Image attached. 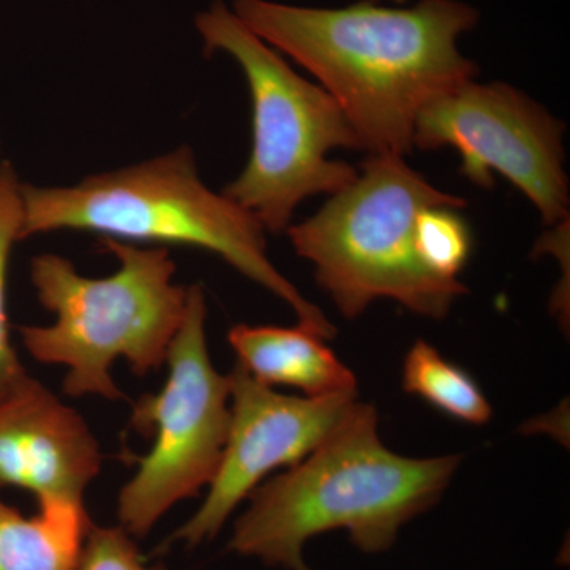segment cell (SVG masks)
<instances>
[{
	"label": "cell",
	"instance_id": "9c48e42d",
	"mask_svg": "<svg viewBox=\"0 0 570 570\" xmlns=\"http://www.w3.org/2000/svg\"><path fill=\"white\" fill-rule=\"evenodd\" d=\"M230 381V426L223 459L204 504L165 540L197 547L219 534L235 509L284 466H295L325 441L356 403V392L325 396L277 393L236 363Z\"/></svg>",
	"mask_w": 570,
	"mask_h": 570
},
{
	"label": "cell",
	"instance_id": "ba28073f",
	"mask_svg": "<svg viewBox=\"0 0 570 570\" xmlns=\"http://www.w3.org/2000/svg\"><path fill=\"white\" fill-rule=\"evenodd\" d=\"M564 124L527 94L504 85L461 82L419 112L414 148H453L461 174L483 189L493 174L527 195L549 227L569 219Z\"/></svg>",
	"mask_w": 570,
	"mask_h": 570
},
{
	"label": "cell",
	"instance_id": "30bf717a",
	"mask_svg": "<svg viewBox=\"0 0 570 570\" xmlns=\"http://www.w3.org/2000/svg\"><path fill=\"white\" fill-rule=\"evenodd\" d=\"M100 468L91 428L37 379L0 400V489L31 491L39 508H86Z\"/></svg>",
	"mask_w": 570,
	"mask_h": 570
},
{
	"label": "cell",
	"instance_id": "3957f363",
	"mask_svg": "<svg viewBox=\"0 0 570 570\" xmlns=\"http://www.w3.org/2000/svg\"><path fill=\"white\" fill-rule=\"evenodd\" d=\"M22 239L88 232L130 245L206 250L287 303L302 328L322 340L336 335L325 314L272 264L261 223L206 186L189 146L71 186L22 184Z\"/></svg>",
	"mask_w": 570,
	"mask_h": 570
},
{
	"label": "cell",
	"instance_id": "277c9868",
	"mask_svg": "<svg viewBox=\"0 0 570 570\" xmlns=\"http://www.w3.org/2000/svg\"><path fill=\"white\" fill-rule=\"evenodd\" d=\"M118 261L110 276L81 275L69 258H32L37 298L55 316L51 325L21 326L22 346L47 365L67 367L63 393L124 400L111 376L126 360L138 376L165 365L183 324L187 287L175 283L176 264L167 247L130 245L100 238Z\"/></svg>",
	"mask_w": 570,
	"mask_h": 570
},
{
	"label": "cell",
	"instance_id": "6da1fadb",
	"mask_svg": "<svg viewBox=\"0 0 570 570\" xmlns=\"http://www.w3.org/2000/svg\"><path fill=\"white\" fill-rule=\"evenodd\" d=\"M232 11L317 78L370 154L406 156L419 112L478 77L459 39L475 28L479 11L460 0H420L409 9L373 0L344 9L234 0Z\"/></svg>",
	"mask_w": 570,
	"mask_h": 570
},
{
	"label": "cell",
	"instance_id": "52a82bcc",
	"mask_svg": "<svg viewBox=\"0 0 570 570\" xmlns=\"http://www.w3.org/2000/svg\"><path fill=\"white\" fill-rule=\"evenodd\" d=\"M206 317L204 288L190 285L183 324L165 360V384L134 403L130 428L154 438L118 494L119 527L134 539L146 538L168 510L209 487L223 459L230 381L213 365Z\"/></svg>",
	"mask_w": 570,
	"mask_h": 570
},
{
	"label": "cell",
	"instance_id": "8fae6325",
	"mask_svg": "<svg viewBox=\"0 0 570 570\" xmlns=\"http://www.w3.org/2000/svg\"><path fill=\"white\" fill-rule=\"evenodd\" d=\"M228 343L238 365L268 387L298 389L306 396L356 392L354 373L325 340L302 326L235 325Z\"/></svg>",
	"mask_w": 570,
	"mask_h": 570
},
{
	"label": "cell",
	"instance_id": "2e32d148",
	"mask_svg": "<svg viewBox=\"0 0 570 570\" xmlns=\"http://www.w3.org/2000/svg\"><path fill=\"white\" fill-rule=\"evenodd\" d=\"M75 570H167L149 566L132 535L119 527H96L86 534Z\"/></svg>",
	"mask_w": 570,
	"mask_h": 570
},
{
	"label": "cell",
	"instance_id": "5b68a950",
	"mask_svg": "<svg viewBox=\"0 0 570 570\" xmlns=\"http://www.w3.org/2000/svg\"><path fill=\"white\" fill-rule=\"evenodd\" d=\"M430 206L461 209L466 200L428 183L403 156L370 154L354 181L287 235L344 317L389 298L438 321L468 288L431 275L419 258L415 223Z\"/></svg>",
	"mask_w": 570,
	"mask_h": 570
},
{
	"label": "cell",
	"instance_id": "7a4b0ae2",
	"mask_svg": "<svg viewBox=\"0 0 570 570\" xmlns=\"http://www.w3.org/2000/svg\"><path fill=\"white\" fill-rule=\"evenodd\" d=\"M377 412L356 401L313 453L250 494L228 550L284 570L306 564L307 540L346 531L363 553L395 546L401 528L438 504L461 455L409 459L379 438Z\"/></svg>",
	"mask_w": 570,
	"mask_h": 570
},
{
	"label": "cell",
	"instance_id": "4fadbf2b",
	"mask_svg": "<svg viewBox=\"0 0 570 570\" xmlns=\"http://www.w3.org/2000/svg\"><path fill=\"white\" fill-rule=\"evenodd\" d=\"M403 389L409 395L422 397L431 406L469 425H485L493 414L478 382L425 341H417L407 352Z\"/></svg>",
	"mask_w": 570,
	"mask_h": 570
},
{
	"label": "cell",
	"instance_id": "8992f818",
	"mask_svg": "<svg viewBox=\"0 0 570 570\" xmlns=\"http://www.w3.org/2000/svg\"><path fill=\"white\" fill-rule=\"evenodd\" d=\"M195 28L208 55L225 52L242 67L253 99L249 160L223 193L265 232L283 234L307 197L333 195L354 181L358 170L328 154L363 151L362 142L336 100L296 73L223 0L198 14Z\"/></svg>",
	"mask_w": 570,
	"mask_h": 570
},
{
	"label": "cell",
	"instance_id": "e0dca14e",
	"mask_svg": "<svg viewBox=\"0 0 570 570\" xmlns=\"http://www.w3.org/2000/svg\"><path fill=\"white\" fill-rule=\"evenodd\" d=\"M2 163H3V160H0V164H2Z\"/></svg>",
	"mask_w": 570,
	"mask_h": 570
},
{
	"label": "cell",
	"instance_id": "7c38bea8",
	"mask_svg": "<svg viewBox=\"0 0 570 570\" xmlns=\"http://www.w3.org/2000/svg\"><path fill=\"white\" fill-rule=\"evenodd\" d=\"M92 524L86 508H39L24 517L0 499V570H75Z\"/></svg>",
	"mask_w": 570,
	"mask_h": 570
},
{
	"label": "cell",
	"instance_id": "9a60e30c",
	"mask_svg": "<svg viewBox=\"0 0 570 570\" xmlns=\"http://www.w3.org/2000/svg\"><path fill=\"white\" fill-rule=\"evenodd\" d=\"M459 209L430 206L415 223V249L431 275L459 279L472 250V235Z\"/></svg>",
	"mask_w": 570,
	"mask_h": 570
},
{
	"label": "cell",
	"instance_id": "5bb4252c",
	"mask_svg": "<svg viewBox=\"0 0 570 570\" xmlns=\"http://www.w3.org/2000/svg\"><path fill=\"white\" fill-rule=\"evenodd\" d=\"M24 197L22 183L9 163L0 164V400L28 379L10 337L7 281L11 250L22 242Z\"/></svg>",
	"mask_w": 570,
	"mask_h": 570
}]
</instances>
